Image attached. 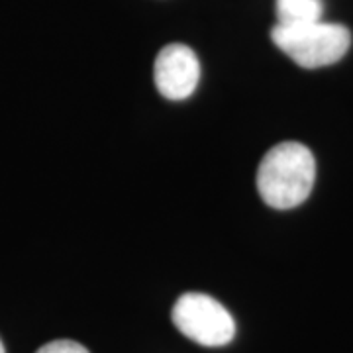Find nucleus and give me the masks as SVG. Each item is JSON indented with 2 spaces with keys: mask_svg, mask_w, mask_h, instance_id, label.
<instances>
[{
  "mask_svg": "<svg viewBox=\"0 0 353 353\" xmlns=\"http://www.w3.org/2000/svg\"><path fill=\"white\" fill-rule=\"evenodd\" d=\"M36 353H88L79 341L73 340H55L41 345Z\"/></svg>",
  "mask_w": 353,
  "mask_h": 353,
  "instance_id": "nucleus-6",
  "label": "nucleus"
},
{
  "mask_svg": "<svg viewBox=\"0 0 353 353\" xmlns=\"http://www.w3.org/2000/svg\"><path fill=\"white\" fill-rule=\"evenodd\" d=\"M322 0H277V24L296 26L322 20Z\"/></svg>",
  "mask_w": 353,
  "mask_h": 353,
  "instance_id": "nucleus-5",
  "label": "nucleus"
},
{
  "mask_svg": "<svg viewBox=\"0 0 353 353\" xmlns=\"http://www.w3.org/2000/svg\"><path fill=\"white\" fill-rule=\"evenodd\" d=\"M0 353H6V350H4V343H2V340H0Z\"/></svg>",
  "mask_w": 353,
  "mask_h": 353,
  "instance_id": "nucleus-7",
  "label": "nucleus"
},
{
  "mask_svg": "<svg viewBox=\"0 0 353 353\" xmlns=\"http://www.w3.org/2000/svg\"><path fill=\"white\" fill-rule=\"evenodd\" d=\"M176 330L206 347H222L236 336V322L226 306L202 292H185L173 306Z\"/></svg>",
  "mask_w": 353,
  "mask_h": 353,
  "instance_id": "nucleus-3",
  "label": "nucleus"
},
{
  "mask_svg": "<svg viewBox=\"0 0 353 353\" xmlns=\"http://www.w3.org/2000/svg\"><path fill=\"white\" fill-rule=\"evenodd\" d=\"M157 90L167 101H185L196 90L201 81V63L189 46L169 43L159 51L153 65Z\"/></svg>",
  "mask_w": 353,
  "mask_h": 353,
  "instance_id": "nucleus-4",
  "label": "nucleus"
},
{
  "mask_svg": "<svg viewBox=\"0 0 353 353\" xmlns=\"http://www.w3.org/2000/svg\"><path fill=\"white\" fill-rule=\"evenodd\" d=\"M314 179L312 152L303 143L285 141L265 153L257 169V190L271 208L289 210L308 199Z\"/></svg>",
  "mask_w": 353,
  "mask_h": 353,
  "instance_id": "nucleus-1",
  "label": "nucleus"
},
{
  "mask_svg": "<svg viewBox=\"0 0 353 353\" xmlns=\"http://www.w3.org/2000/svg\"><path fill=\"white\" fill-rule=\"evenodd\" d=\"M271 39L304 69L338 63L352 46V34L345 26L322 20L296 26L277 24L271 30Z\"/></svg>",
  "mask_w": 353,
  "mask_h": 353,
  "instance_id": "nucleus-2",
  "label": "nucleus"
}]
</instances>
